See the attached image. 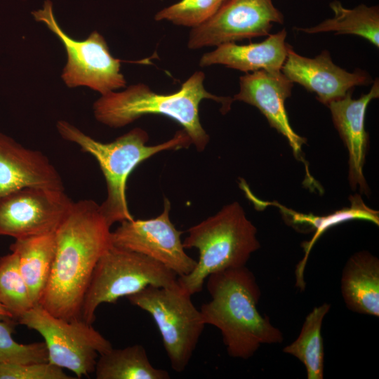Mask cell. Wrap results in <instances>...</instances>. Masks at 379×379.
<instances>
[{
	"label": "cell",
	"mask_w": 379,
	"mask_h": 379,
	"mask_svg": "<svg viewBox=\"0 0 379 379\" xmlns=\"http://www.w3.org/2000/svg\"><path fill=\"white\" fill-rule=\"evenodd\" d=\"M110 227L94 201L73 203L55 232V258L40 306L65 319L80 318L81 303L93 270L112 245Z\"/></svg>",
	"instance_id": "1"
},
{
	"label": "cell",
	"mask_w": 379,
	"mask_h": 379,
	"mask_svg": "<svg viewBox=\"0 0 379 379\" xmlns=\"http://www.w3.org/2000/svg\"><path fill=\"white\" fill-rule=\"evenodd\" d=\"M207 279L211 300L199 310L205 324L220 331L230 357L248 359L261 345L282 343V332L258 312L260 290L248 268H228Z\"/></svg>",
	"instance_id": "2"
},
{
	"label": "cell",
	"mask_w": 379,
	"mask_h": 379,
	"mask_svg": "<svg viewBox=\"0 0 379 379\" xmlns=\"http://www.w3.org/2000/svg\"><path fill=\"white\" fill-rule=\"evenodd\" d=\"M205 74L197 71L171 94H159L144 84L127 87L121 92L101 95L93 104V113L100 123L111 127L125 126L147 114H160L180 124L199 152L204 150L209 136L199 114L201 102L210 99L222 105L221 111L230 109L233 99L211 94L204 88Z\"/></svg>",
	"instance_id": "3"
},
{
	"label": "cell",
	"mask_w": 379,
	"mask_h": 379,
	"mask_svg": "<svg viewBox=\"0 0 379 379\" xmlns=\"http://www.w3.org/2000/svg\"><path fill=\"white\" fill-rule=\"evenodd\" d=\"M57 129L62 138L77 144L81 149L97 160L107 185V197L99 205L107 223L133 219L126 199V184L133 171L142 161L166 150L187 148L192 145L188 134L182 129L162 143L147 145V133L135 128L110 142H101L85 134L66 121H59Z\"/></svg>",
	"instance_id": "4"
},
{
	"label": "cell",
	"mask_w": 379,
	"mask_h": 379,
	"mask_svg": "<svg viewBox=\"0 0 379 379\" xmlns=\"http://www.w3.org/2000/svg\"><path fill=\"white\" fill-rule=\"evenodd\" d=\"M187 232L183 246L198 249L199 259L190 273L178 277V284L191 295L202 290L210 274L246 266L260 248L257 229L237 201L223 206Z\"/></svg>",
	"instance_id": "5"
},
{
	"label": "cell",
	"mask_w": 379,
	"mask_h": 379,
	"mask_svg": "<svg viewBox=\"0 0 379 379\" xmlns=\"http://www.w3.org/2000/svg\"><path fill=\"white\" fill-rule=\"evenodd\" d=\"M178 277L169 268L145 255L112 245L93 270L81 303L80 318L93 324L100 305L115 303L119 298H127L149 286H175Z\"/></svg>",
	"instance_id": "6"
},
{
	"label": "cell",
	"mask_w": 379,
	"mask_h": 379,
	"mask_svg": "<svg viewBox=\"0 0 379 379\" xmlns=\"http://www.w3.org/2000/svg\"><path fill=\"white\" fill-rule=\"evenodd\" d=\"M127 298L152 316L171 368L178 373L184 371L206 325L191 295L177 283L170 287L149 286Z\"/></svg>",
	"instance_id": "7"
},
{
	"label": "cell",
	"mask_w": 379,
	"mask_h": 379,
	"mask_svg": "<svg viewBox=\"0 0 379 379\" xmlns=\"http://www.w3.org/2000/svg\"><path fill=\"white\" fill-rule=\"evenodd\" d=\"M17 322L39 333L44 339L48 362L73 372L78 378L95 371L100 354L112 348L111 343L81 318L55 317L39 305Z\"/></svg>",
	"instance_id": "8"
},
{
	"label": "cell",
	"mask_w": 379,
	"mask_h": 379,
	"mask_svg": "<svg viewBox=\"0 0 379 379\" xmlns=\"http://www.w3.org/2000/svg\"><path fill=\"white\" fill-rule=\"evenodd\" d=\"M32 15L56 35L66 50L67 62L62 78L68 87L87 86L102 95L126 86L120 60L112 57L99 32L93 31L83 41L73 39L56 21L50 0Z\"/></svg>",
	"instance_id": "9"
},
{
	"label": "cell",
	"mask_w": 379,
	"mask_h": 379,
	"mask_svg": "<svg viewBox=\"0 0 379 379\" xmlns=\"http://www.w3.org/2000/svg\"><path fill=\"white\" fill-rule=\"evenodd\" d=\"M74 201L65 190L24 187L0 197V236L17 239L53 233Z\"/></svg>",
	"instance_id": "10"
},
{
	"label": "cell",
	"mask_w": 379,
	"mask_h": 379,
	"mask_svg": "<svg viewBox=\"0 0 379 379\" xmlns=\"http://www.w3.org/2000/svg\"><path fill=\"white\" fill-rule=\"evenodd\" d=\"M284 22L272 0H227L189 35L190 49H199L269 34L273 23Z\"/></svg>",
	"instance_id": "11"
},
{
	"label": "cell",
	"mask_w": 379,
	"mask_h": 379,
	"mask_svg": "<svg viewBox=\"0 0 379 379\" xmlns=\"http://www.w3.org/2000/svg\"><path fill=\"white\" fill-rule=\"evenodd\" d=\"M171 203L164 198V210L158 216L147 220H124L113 232L114 246L145 255L169 268L178 277L190 273L197 260L185 251L178 230L170 220Z\"/></svg>",
	"instance_id": "12"
},
{
	"label": "cell",
	"mask_w": 379,
	"mask_h": 379,
	"mask_svg": "<svg viewBox=\"0 0 379 379\" xmlns=\"http://www.w3.org/2000/svg\"><path fill=\"white\" fill-rule=\"evenodd\" d=\"M281 71L293 83L314 93L326 106L344 98L354 87L372 82L364 71L349 72L334 64L326 50L310 58L296 53L289 45Z\"/></svg>",
	"instance_id": "13"
},
{
	"label": "cell",
	"mask_w": 379,
	"mask_h": 379,
	"mask_svg": "<svg viewBox=\"0 0 379 379\" xmlns=\"http://www.w3.org/2000/svg\"><path fill=\"white\" fill-rule=\"evenodd\" d=\"M239 86V91L233 100L257 107L270 126L287 139L297 159L305 163L301 152L306 139L293 130L285 108V101L291 95L293 82L281 71L258 70L241 77Z\"/></svg>",
	"instance_id": "14"
},
{
	"label": "cell",
	"mask_w": 379,
	"mask_h": 379,
	"mask_svg": "<svg viewBox=\"0 0 379 379\" xmlns=\"http://www.w3.org/2000/svg\"><path fill=\"white\" fill-rule=\"evenodd\" d=\"M379 97L377 79L366 94L352 98V91L344 98L331 102L330 109L334 126L348 152V180L353 190L357 187L368 194V187L363 173L368 146V135L365 130V114L369 102Z\"/></svg>",
	"instance_id": "15"
},
{
	"label": "cell",
	"mask_w": 379,
	"mask_h": 379,
	"mask_svg": "<svg viewBox=\"0 0 379 379\" xmlns=\"http://www.w3.org/2000/svg\"><path fill=\"white\" fill-rule=\"evenodd\" d=\"M24 187L65 190L60 173L45 154L0 133V197Z\"/></svg>",
	"instance_id": "16"
},
{
	"label": "cell",
	"mask_w": 379,
	"mask_h": 379,
	"mask_svg": "<svg viewBox=\"0 0 379 379\" xmlns=\"http://www.w3.org/2000/svg\"><path fill=\"white\" fill-rule=\"evenodd\" d=\"M286 34L283 29L260 43L238 45L231 42L219 45L201 56L199 65H222L246 73L281 71L287 55Z\"/></svg>",
	"instance_id": "17"
},
{
	"label": "cell",
	"mask_w": 379,
	"mask_h": 379,
	"mask_svg": "<svg viewBox=\"0 0 379 379\" xmlns=\"http://www.w3.org/2000/svg\"><path fill=\"white\" fill-rule=\"evenodd\" d=\"M343 299L351 311L379 317V260L366 251L352 255L340 280Z\"/></svg>",
	"instance_id": "18"
},
{
	"label": "cell",
	"mask_w": 379,
	"mask_h": 379,
	"mask_svg": "<svg viewBox=\"0 0 379 379\" xmlns=\"http://www.w3.org/2000/svg\"><path fill=\"white\" fill-rule=\"evenodd\" d=\"M56 248L55 232L15 239L10 250L18 256L20 272L34 305L49 279Z\"/></svg>",
	"instance_id": "19"
},
{
	"label": "cell",
	"mask_w": 379,
	"mask_h": 379,
	"mask_svg": "<svg viewBox=\"0 0 379 379\" xmlns=\"http://www.w3.org/2000/svg\"><path fill=\"white\" fill-rule=\"evenodd\" d=\"M97 379H168L166 370L154 368L145 349L134 345L121 349L112 348L100 354L95 368Z\"/></svg>",
	"instance_id": "20"
},
{
	"label": "cell",
	"mask_w": 379,
	"mask_h": 379,
	"mask_svg": "<svg viewBox=\"0 0 379 379\" xmlns=\"http://www.w3.org/2000/svg\"><path fill=\"white\" fill-rule=\"evenodd\" d=\"M334 17L320 24L298 30L308 34L335 32V34H350L367 39L377 48L379 47V9L378 6L361 4L349 9L343 6L338 1L330 4Z\"/></svg>",
	"instance_id": "21"
},
{
	"label": "cell",
	"mask_w": 379,
	"mask_h": 379,
	"mask_svg": "<svg viewBox=\"0 0 379 379\" xmlns=\"http://www.w3.org/2000/svg\"><path fill=\"white\" fill-rule=\"evenodd\" d=\"M331 305L324 303L315 307L306 317L300 334L283 351L294 356L305 366L308 379H322L324 377V350L321 326Z\"/></svg>",
	"instance_id": "22"
},
{
	"label": "cell",
	"mask_w": 379,
	"mask_h": 379,
	"mask_svg": "<svg viewBox=\"0 0 379 379\" xmlns=\"http://www.w3.org/2000/svg\"><path fill=\"white\" fill-rule=\"evenodd\" d=\"M0 303L16 321L35 306L20 272L18 256L13 251L0 258Z\"/></svg>",
	"instance_id": "23"
},
{
	"label": "cell",
	"mask_w": 379,
	"mask_h": 379,
	"mask_svg": "<svg viewBox=\"0 0 379 379\" xmlns=\"http://www.w3.org/2000/svg\"><path fill=\"white\" fill-rule=\"evenodd\" d=\"M350 197L352 199L351 200V206L350 208L341 209L324 217L300 214L282 206L281 207L279 206V207L281 209V212L287 215V218L293 224H304L317 229L314 238L305 247L307 253L317 238L326 229L335 225L353 219L366 220L378 225L379 218L378 211L368 208L363 202L360 196L356 194Z\"/></svg>",
	"instance_id": "24"
},
{
	"label": "cell",
	"mask_w": 379,
	"mask_h": 379,
	"mask_svg": "<svg viewBox=\"0 0 379 379\" xmlns=\"http://www.w3.org/2000/svg\"><path fill=\"white\" fill-rule=\"evenodd\" d=\"M226 1L180 0L159 11L156 13L154 19L193 28L211 18Z\"/></svg>",
	"instance_id": "25"
},
{
	"label": "cell",
	"mask_w": 379,
	"mask_h": 379,
	"mask_svg": "<svg viewBox=\"0 0 379 379\" xmlns=\"http://www.w3.org/2000/svg\"><path fill=\"white\" fill-rule=\"evenodd\" d=\"M18 322L14 319L0 320V363L48 362L44 342L21 344L12 337Z\"/></svg>",
	"instance_id": "26"
},
{
	"label": "cell",
	"mask_w": 379,
	"mask_h": 379,
	"mask_svg": "<svg viewBox=\"0 0 379 379\" xmlns=\"http://www.w3.org/2000/svg\"><path fill=\"white\" fill-rule=\"evenodd\" d=\"M49 362L0 363V379H72Z\"/></svg>",
	"instance_id": "27"
},
{
	"label": "cell",
	"mask_w": 379,
	"mask_h": 379,
	"mask_svg": "<svg viewBox=\"0 0 379 379\" xmlns=\"http://www.w3.org/2000/svg\"><path fill=\"white\" fill-rule=\"evenodd\" d=\"M14 319L11 314L0 303V320ZM15 320V319H14Z\"/></svg>",
	"instance_id": "28"
}]
</instances>
